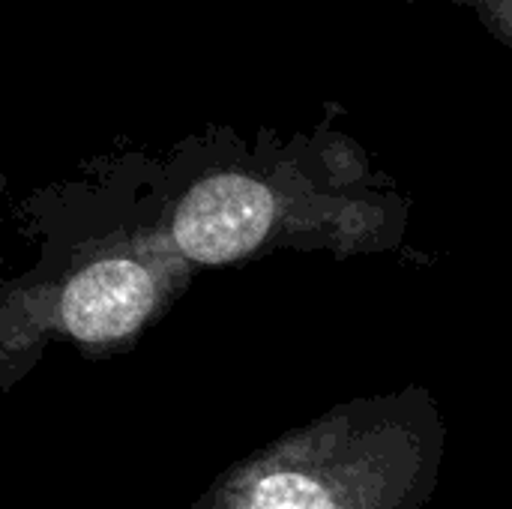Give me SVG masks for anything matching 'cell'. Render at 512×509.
<instances>
[{
    "label": "cell",
    "instance_id": "6da1fadb",
    "mask_svg": "<svg viewBox=\"0 0 512 509\" xmlns=\"http://www.w3.org/2000/svg\"><path fill=\"white\" fill-rule=\"evenodd\" d=\"M270 192L243 174H219L198 183L174 222V237L186 255L204 264H225L246 255L270 228Z\"/></svg>",
    "mask_w": 512,
    "mask_h": 509
},
{
    "label": "cell",
    "instance_id": "7a4b0ae2",
    "mask_svg": "<svg viewBox=\"0 0 512 509\" xmlns=\"http://www.w3.org/2000/svg\"><path fill=\"white\" fill-rule=\"evenodd\" d=\"M153 303L150 276L132 261H102L81 270L63 294V321L84 339H120L132 333Z\"/></svg>",
    "mask_w": 512,
    "mask_h": 509
},
{
    "label": "cell",
    "instance_id": "3957f363",
    "mask_svg": "<svg viewBox=\"0 0 512 509\" xmlns=\"http://www.w3.org/2000/svg\"><path fill=\"white\" fill-rule=\"evenodd\" d=\"M249 509H336V501L318 480L306 474L273 471L255 483Z\"/></svg>",
    "mask_w": 512,
    "mask_h": 509
},
{
    "label": "cell",
    "instance_id": "277c9868",
    "mask_svg": "<svg viewBox=\"0 0 512 509\" xmlns=\"http://www.w3.org/2000/svg\"><path fill=\"white\" fill-rule=\"evenodd\" d=\"M456 3L471 9L501 45L512 48V0H456Z\"/></svg>",
    "mask_w": 512,
    "mask_h": 509
}]
</instances>
